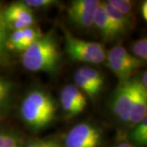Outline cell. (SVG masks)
I'll use <instances>...</instances> for the list:
<instances>
[{
	"label": "cell",
	"instance_id": "obj_1",
	"mask_svg": "<svg viewBox=\"0 0 147 147\" xmlns=\"http://www.w3.org/2000/svg\"><path fill=\"white\" fill-rule=\"evenodd\" d=\"M61 54L53 34L42 35L23 53L22 64L27 70L53 72L57 67Z\"/></svg>",
	"mask_w": 147,
	"mask_h": 147
},
{
	"label": "cell",
	"instance_id": "obj_2",
	"mask_svg": "<svg viewBox=\"0 0 147 147\" xmlns=\"http://www.w3.org/2000/svg\"><path fill=\"white\" fill-rule=\"evenodd\" d=\"M57 105L51 97L42 90H33L24 99L21 107L23 120L34 129L39 130L48 126L55 118Z\"/></svg>",
	"mask_w": 147,
	"mask_h": 147
},
{
	"label": "cell",
	"instance_id": "obj_3",
	"mask_svg": "<svg viewBox=\"0 0 147 147\" xmlns=\"http://www.w3.org/2000/svg\"><path fill=\"white\" fill-rule=\"evenodd\" d=\"M64 32L65 50L72 60L92 65L101 64L105 61L106 53L101 43L78 38L65 30Z\"/></svg>",
	"mask_w": 147,
	"mask_h": 147
},
{
	"label": "cell",
	"instance_id": "obj_4",
	"mask_svg": "<svg viewBox=\"0 0 147 147\" xmlns=\"http://www.w3.org/2000/svg\"><path fill=\"white\" fill-rule=\"evenodd\" d=\"M102 134L92 124L83 123L72 127L65 138V147H100Z\"/></svg>",
	"mask_w": 147,
	"mask_h": 147
},
{
	"label": "cell",
	"instance_id": "obj_5",
	"mask_svg": "<svg viewBox=\"0 0 147 147\" xmlns=\"http://www.w3.org/2000/svg\"><path fill=\"white\" fill-rule=\"evenodd\" d=\"M137 80L122 82L112 100V110L121 120L128 123L132 101L137 90Z\"/></svg>",
	"mask_w": 147,
	"mask_h": 147
},
{
	"label": "cell",
	"instance_id": "obj_6",
	"mask_svg": "<svg viewBox=\"0 0 147 147\" xmlns=\"http://www.w3.org/2000/svg\"><path fill=\"white\" fill-rule=\"evenodd\" d=\"M100 3L97 0L72 1L67 11L69 20L77 26L89 28L94 24L95 16Z\"/></svg>",
	"mask_w": 147,
	"mask_h": 147
},
{
	"label": "cell",
	"instance_id": "obj_7",
	"mask_svg": "<svg viewBox=\"0 0 147 147\" xmlns=\"http://www.w3.org/2000/svg\"><path fill=\"white\" fill-rule=\"evenodd\" d=\"M3 17L7 26L14 30H20L31 26L34 22V17L31 8L23 2L15 3L10 5L3 12Z\"/></svg>",
	"mask_w": 147,
	"mask_h": 147
},
{
	"label": "cell",
	"instance_id": "obj_8",
	"mask_svg": "<svg viewBox=\"0 0 147 147\" xmlns=\"http://www.w3.org/2000/svg\"><path fill=\"white\" fill-rule=\"evenodd\" d=\"M105 59H107L108 67L122 82L129 80V78L132 74L133 71L142 65L140 61H130L123 59L119 56L113 53L111 50H110L106 54Z\"/></svg>",
	"mask_w": 147,
	"mask_h": 147
},
{
	"label": "cell",
	"instance_id": "obj_9",
	"mask_svg": "<svg viewBox=\"0 0 147 147\" xmlns=\"http://www.w3.org/2000/svg\"><path fill=\"white\" fill-rule=\"evenodd\" d=\"M147 111V89L140 82H137V90L132 101L129 121L131 125H137L146 117Z\"/></svg>",
	"mask_w": 147,
	"mask_h": 147
},
{
	"label": "cell",
	"instance_id": "obj_10",
	"mask_svg": "<svg viewBox=\"0 0 147 147\" xmlns=\"http://www.w3.org/2000/svg\"><path fill=\"white\" fill-rule=\"evenodd\" d=\"M93 25L97 28L100 34L105 40H111L119 35L118 31L116 30L114 24L110 20V16L106 13L104 3H100L98 7V9L95 16Z\"/></svg>",
	"mask_w": 147,
	"mask_h": 147
},
{
	"label": "cell",
	"instance_id": "obj_11",
	"mask_svg": "<svg viewBox=\"0 0 147 147\" xmlns=\"http://www.w3.org/2000/svg\"><path fill=\"white\" fill-rule=\"evenodd\" d=\"M104 6L106 13L110 16V20L114 24L119 34L124 33L130 26V17L124 15L107 3H104Z\"/></svg>",
	"mask_w": 147,
	"mask_h": 147
},
{
	"label": "cell",
	"instance_id": "obj_12",
	"mask_svg": "<svg viewBox=\"0 0 147 147\" xmlns=\"http://www.w3.org/2000/svg\"><path fill=\"white\" fill-rule=\"evenodd\" d=\"M78 70L92 84V86L100 92V91L102 90V88L104 86V82H105L104 77L100 72L96 70V69L92 68L89 66L81 67L78 69Z\"/></svg>",
	"mask_w": 147,
	"mask_h": 147
},
{
	"label": "cell",
	"instance_id": "obj_13",
	"mask_svg": "<svg viewBox=\"0 0 147 147\" xmlns=\"http://www.w3.org/2000/svg\"><path fill=\"white\" fill-rule=\"evenodd\" d=\"M74 82L76 84V87L79 88L83 93L87 94L90 98L93 99L96 96L100 94V92L95 88L92 84L90 83L88 79L84 77L82 74L77 69L74 73Z\"/></svg>",
	"mask_w": 147,
	"mask_h": 147
},
{
	"label": "cell",
	"instance_id": "obj_14",
	"mask_svg": "<svg viewBox=\"0 0 147 147\" xmlns=\"http://www.w3.org/2000/svg\"><path fill=\"white\" fill-rule=\"evenodd\" d=\"M132 142L139 146H146L147 144V118L137 123L130 135Z\"/></svg>",
	"mask_w": 147,
	"mask_h": 147
},
{
	"label": "cell",
	"instance_id": "obj_15",
	"mask_svg": "<svg viewBox=\"0 0 147 147\" xmlns=\"http://www.w3.org/2000/svg\"><path fill=\"white\" fill-rule=\"evenodd\" d=\"M61 104L64 111L69 116L78 115L81 112H83V110L64 89L61 90Z\"/></svg>",
	"mask_w": 147,
	"mask_h": 147
},
{
	"label": "cell",
	"instance_id": "obj_16",
	"mask_svg": "<svg viewBox=\"0 0 147 147\" xmlns=\"http://www.w3.org/2000/svg\"><path fill=\"white\" fill-rule=\"evenodd\" d=\"M7 47L17 52H25L27 49L22 30H14L7 40Z\"/></svg>",
	"mask_w": 147,
	"mask_h": 147
},
{
	"label": "cell",
	"instance_id": "obj_17",
	"mask_svg": "<svg viewBox=\"0 0 147 147\" xmlns=\"http://www.w3.org/2000/svg\"><path fill=\"white\" fill-rule=\"evenodd\" d=\"M63 89L82 110H84L85 109L87 105V99L84 93L75 85H67L64 87Z\"/></svg>",
	"mask_w": 147,
	"mask_h": 147
},
{
	"label": "cell",
	"instance_id": "obj_18",
	"mask_svg": "<svg viewBox=\"0 0 147 147\" xmlns=\"http://www.w3.org/2000/svg\"><path fill=\"white\" fill-rule=\"evenodd\" d=\"M131 51L134 53V57L141 61H146L147 59V39L142 38L133 42L131 46Z\"/></svg>",
	"mask_w": 147,
	"mask_h": 147
},
{
	"label": "cell",
	"instance_id": "obj_19",
	"mask_svg": "<svg viewBox=\"0 0 147 147\" xmlns=\"http://www.w3.org/2000/svg\"><path fill=\"white\" fill-rule=\"evenodd\" d=\"M22 30V34H23V37H24V40L26 44L27 48L31 45L32 43L37 41L38 38H40L42 36L41 31L34 27H27L25 28Z\"/></svg>",
	"mask_w": 147,
	"mask_h": 147
},
{
	"label": "cell",
	"instance_id": "obj_20",
	"mask_svg": "<svg viewBox=\"0 0 147 147\" xmlns=\"http://www.w3.org/2000/svg\"><path fill=\"white\" fill-rule=\"evenodd\" d=\"M106 3L128 17L131 16V13L132 11V5H133L131 1L129 0H110V1H107Z\"/></svg>",
	"mask_w": 147,
	"mask_h": 147
},
{
	"label": "cell",
	"instance_id": "obj_21",
	"mask_svg": "<svg viewBox=\"0 0 147 147\" xmlns=\"http://www.w3.org/2000/svg\"><path fill=\"white\" fill-rule=\"evenodd\" d=\"M7 24H6L3 12L0 11V57L3 55L7 48Z\"/></svg>",
	"mask_w": 147,
	"mask_h": 147
},
{
	"label": "cell",
	"instance_id": "obj_22",
	"mask_svg": "<svg viewBox=\"0 0 147 147\" xmlns=\"http://www.w3.org/2000/svg\"><path fill=\"white\" fill-rule=\"evenodd\" d=\"M0 147H20L18 139L8 133H0Z\"/></svg>",
	"mask_w": 147,
	"mask_h": 147
},
{
	"label": "cell",
	"instance_id": "obj_23",
	"mask_svg": "<svg viewBox=\"0 0 147 147\" xmlns=\"http://www.w3.org/2000/svg\"><path fill=\"white\" fill-rule=\"evenodd\" d=\"M25 147H62V146L53 139H38L30 142Z\"/></svg>",
	"mask_w": 147,
	"mask_h": 147
},
{
	"label": "cell",
	"instance_id": "obj_24",
	"mask_svg": "<svg viewBox=\"0 0 147 147\" xmlns=\"http://www.w3.org/2000/svg\"><path fill=\"white\" fill-rule=\"evenodd\" d=\"M27 7H47L57 3L54 0H26L23 2Z\"/></svg>",
	"mask_w": 147,
	"mask_h": 147
},
{
	"label": "cell",
	"instance_id": "obj_25",
	"mask_svg": "<svg viewBox=\"0 0 147 147\" xmlns=\"http://www.w3.org/2000/svg\"><path fill=\"white\" fill-rule=\"evenodd\" d=\"M10 92V85L6 81L0 79V104L7 99Z\"/></svg>",
	"mask_w": 147,
	"mask_h": 147
},
{
	"label": "cell",
	"instance_id": "obj_26",
	"mask_svg": "<svg viewBox=\"0 0 147 147\" xmlns=\"http://www.w3.org/2000/svg\"><path fill=\"white\" fill-rule=\"evenodd\" d=\"M141 11H142V15L143 18L146 21L147 19V2L145 1L142 3V8H141Z\"/></svg>",
	"mask_w": 147,
	"mask_h": 147
},
{
	"label": "cell",
	"instance_id": "obj_27",
	"mask_svg": "<svg viewBox=\"0 0 147 147\" xmlns=\"http://www.w3.org/2000/svg\"><path fill=\"white\" fill-rule=\"evenodd\" d=\"M147 73L146 71H145L144 73L142 74V79H141V81H139L140 82V84H142V86L145 88H147V80H146V76ZM147 89V88H146Z\"/></svg>",
	"mask_w": 147,
	"mask_h": 147
},
{
	"label": "cell",
	"instance_id": "obj_28",
	"mask_svg": "<svg viewBox=\"0 0 147 147\" xmlns=\"http://www.w3.org/2000/svg\"><path fill=\"white\" fill-rule=\"evenodd\" d=\"M117 147H133V146H131V144H129V143H127V142H123V143L119 144V145Z\"/></svg>",
	"mask_w": 147,
	"mask_h": 147
}]
</instances>
